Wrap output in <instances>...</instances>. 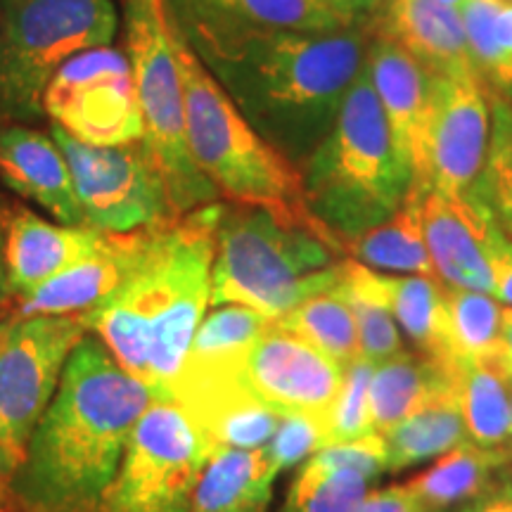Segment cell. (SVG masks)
Returning a JSON list of instances; mask_svg holds the SVG:
<instances>
[{
	"mask_svg": "<svg viewBox=\"0 0 512 512\" xmlns=\"http://www.w3.org/2000/svg\"><path fill=\"white\" fill-rule=\"evenodd\" d=\"M375 479L309 458L290 486L283 512H356Z\"/></svg>",
	"mask_w": 512,
	"mask_h": 512,
	"instance_id": "836d02e7",
	"label": "cell"
},
{
	"mask_svg": "<svg viewBox=\"0 0 512 512\" xmlns=\"http://www.w3.org/2000/svg\"><path fill=\"white\" fill-rule=\"evenodd\" d=\"M86 325L79 316L0 318V512L10 508V489L29 441L53 401L64 363Z\"/></svg>",
	"mask_w": 512,
	"mask_h": 512,
	"instance_id": "9c48e42d",
	"label": "cell"
},
{
	"mask_svg": "<svg viewBox=\"0 0 512 512\" xmlns=\"http://www.w3.org/2000/svg\"><path fill=\"white\" fill-rule=\"evenodd\" d=\"M157 394L86 332L29 441L8 512H95Z\"/></svg>",
	"mask_w": 512,
	"mask_h": 512,
	"instance_id": "7a4b0ae2",
	"label": "cell"
},
{
	"mask_svg": "<svg viewBox=\"0 0 512 512\" xmlns=\"http://www.w3.org/2000/svg\"><path fill=\"white\" fill-rule=\"evenodd\" d=\"M422 233L446 287L491 294L489 242L496 221L477 197L430 190L420 202Z\"/></svg>",
	"mask_w": 512,
	"mask_h": 512,
	"instance_id": "9a60e30c",
	"label": "cell"
},
{
	"mask_svg": "<svg viewBox=\"0 0 512 512\" xmlns=\"http://www.w3.org/2000/svg\"><path fill=\"white\" fill-rule=\"evenodd\" d=\"M50 136L67 157L88 228L128 235L162 228L181 216L143 140L95 147L81 143L55 124Z\"/></svg>",
	"mask_w": 512,
	"mask_h": 512,
	"instance_id": "8fae6325",
	"label": "cell"
},
{
	"mask_svg": "<svg viewBox=\"0 0 512 512\" xmlns=\"http://www.w3.org/2000/svg\"><path fill=\"white\" fill-rule=\"evenodd\" d=\"M503 363L512 384V306L503 309Z\"/></svg>",
	"mask_w": 512,
	"mask_h": 512,
	"instance_id": "b9f144b4",
	"label": "cell"
},
{
	"mask_svg": "<svg viewBox=\"0 0 512 512\" xmlns=\"http://www.w3.org/2000/svg\"><path fill=\"white\" fill-rule=\"evenodd\" d=\"M112 233L64 226L31 211H19L5 226V266L12 299H24L50 278L102 252Z\"/></svg>",
	"mask_w": 512,
	"mask_h": 512,
	"instance_id": "2e32d148",
	"label": "cell"
},
{
	"mask_svg": "<svg viewBox=\"0 0 512 512\" xmlns=\"http://www.w3.org/2000/svg\"><path fill=\"white\" fill-rule=\"evenodd\" d=\"M382 36L406 50L432 76L479 79L460 12L439 0H387Z\"/></svg>",
	"mask_w": 512,
	"mask_h": 512,
	"instance_id": "ac0fdd59",
	"label": "cell"
},
{
	"mask_svg": "<svg viewBox=\"0 0 512 512\" xmlns=\"http://www.w3.org/2000/svg\"><path fill=\"white\" fill-rule=\"evenodd\" d=\"M306 204L339 242L380 226L399 211L413 185L396 150L366 67L339 105L330 131L306 157Z\"/></svg>",
	"mask_w": 512,
	"mask_h": 512,
	"instance_id": "277c9868",
	"label": "cell"
},
{
	"mask_svg": "<svg viewBox=\"0 0 512 512\" xmlns=\"http://www.w3.org/2000/svg\"><path fill=\"white\" fill-rule=\"evenodd\" d=\"M344 273L387 306L422 356L456 358L448 332L446 285H441V280L382 275L354 259L344 261Z\"/></svg>",
	"mask_w": 512,
	"mask_h": 512,
	"instance_id": "ffe728a7",
	"label": "cell"
},
{
	"mask_svg": "<svg viewBox=\"0 0 512 512\" xmlns=\"http://www.w3.org/2000/svg\"><path fill=\"white\" fill-rule=\"evenodd\" d=\"M143 238L145 230L112 235L102 252L79 261L19 299L17 311L24 316H81L124 283Z\"/></svg>",
	"mask_w": 512,
	"mask_h": 512,
	"instance_id": "44dd1931",
	"label": "cell"
},
{
	"mask_svg": "<svg viewBox=\"0 0 512 512\" xmlns=\"http://www.w3.org/2000/svg\"><path fill=\"white\" fill-rule=\"evenodd\" d=\"M382 437L387 444V472H399L444 456L463 441H470L456 392L430 401Z\"/></svg>",
	"mask_w": 512,
	"mask_h": 512,
	"instance_id": "f1b7e54d",
	"label": "cell"
},
{
	"mask_svg": "<svg viewBox=\"0 0 512 512\" xmlns=\"http://www.w3.org/2000/svg\"><path fill=\"white\" fill-rule=\"evenodd\" d=\"M126 57L143 110V143L155 159L178 214L219 202V190L197 169L185 136L183 81L162 0H124Z\"/></svg>",
	"mask_w": 512,
	"mask_h": 512,
	"instance_id": "ba28073f",
	"label": "cell"
},
{
	"mask_svg": "<svg viewBox=\"0 0 512 512\" xmlns=\"http://www.w3.org/2000/svg\"><path fill=\"white\" fill-rule=\"evenodd\" d=\"M489 268L491 297L512 306V238L498 223L489 242Z\"/></svg>",
	"mask_w": 512,
	"mask_h": 512,
	"instance_id": "74e56055",
	"label": "cell"
},
{
	"mask_svg": "<svg viewBox=\"0 0 512 512\" xmlns=\"http://www.w3.org/2000/svg\"><path fill=\"white\" fill-rule=\"evenodd\" d=\"M0 178L64 226H86L67 157L53 136L27 126L0 128Z\"/></svg>",
	"mask_w": 512,
	"mask_h": 512,
	"instance_id": "e0dca14e",
	"label": "cell"
},
{
	"mask_svg": "<svg viewBox=\"0 0 512 512\" xmlns=\"http://www.w3.org/2000/svg\"><path fill=\"white\" fill-rule=\"evenodd\" d=\"M221 211L223 204L214 202L145 230L124 283L79 316L119 366L162 399H169L211 306Z\"/></svg>",
	"mask_w": 512,
	"mask_h": 512,
	"instance_id": "3957f363",
	"label": "cell"
},
{
	"mask_svg": "<svg viewBox=\"0 0 512 512\" xmlns=\"http://www.w3.org/2000/svg\"><path fill=\"white\" fill-rule=\"evenodd\" d=\"M5 226H8V221L0 219V304L12 299L8 285V266H5Z\"/></svg>",
	"mask_w": 512,
	"mask_h": 512,
	"instance_id": "7bdbcfd3",
	"label": "cell"
},
{
	"mask_svg": "<svg viewBox=\"0 0 512 512\" xmlns=\"http://www.w3.org/2000/svg\"><path fill=\"white\" fill-rule=\"evenodd\" d=\"M489 107L494 114L489 150L470 195L477 197L498 226L512 235V98L489 91Z\"/></svg>",
	"mask_w": 512,
	"mask_h": 512,
	"instance_id": "d6a6232c",
	"label": "cell"
},
{
	"mask_svg": "<svg viewBox=\"0 0 512 512\" xmlns=\"http://www.w3.org/2000/svg\"><path fill=\"white\" fill-rule=\"evenodd\" d=\"M347 261V259H344ZM335 290L342 294L344 302L349 304L351 313H354L356 330H358V344H361V356L373 366L387 361L403 351V339L401 332L396 328V320L389 313L380 299H375L368 290H363L361 285H356L354 280L344 273H339V280Z\"/></svg>",
	"mask_w": 512,
	"mask_h": 512,
	"instance_id": "e575fe53",
	"label": "cell"
},
{
	"mask_svg": "<svg viewBox=\"0 0 512 512\" xmlns=\"http://www.w3.org/2000/svg\"><path fill=\"white\" fill-rule=\"evenodd\" d=\"M273 325L304 339L306 344H311L313 349L332 358L342 368L361 358L354 313L335 287L328 292L313 294L306 302L287 311L285 316L273 320Z\"/></svg>",
	"mask_w": 512,
	"mask_h": 512,
	"instance_id": "4dcf8cb0",
	"label": "cell"
},
{
	"mask_svg": "<svg viewBox=\"0 0 512 512\" xmlns=\"http://www.w3.org/2000/svg\"><path fill=\"white\" fill-rule=\"evenodd\" d=\"M503 479L512 486V444L508 446V453H505V467H503Z\"/></svg>",
	"mask_w": 512,
	"mask_h": 512,
	"instance_id": "ee69618b",
	"label": "cell"
},
{
	"mask_svg": "<svg viewBox=\"0 0 512 512\" xmlns=\"http://www.w3.org/2000/svg\"><path fill=\"white\" fill-rule=\"evenodd\" d=\"M278 475L266 446L216 448L195 486L192 512H264Z\"/></svg>",
	"mask_w": 512,
	"mask_h": 512,
	"instance_id": "cb8c5ba5",
	"label": "cell"
},
{
	"mask_svg": "<svg viewBox=\"0 0 512 512\" xmlns=\"http://www.w3.org/2000/svg\"><path fill=\"white\" fill-rule=\"evenodd\" d=\"M347 259L330 230L261 207L221 211L211 268V306H247L278 320L337 285Z\"/></svg>",
	"mask_w": 512,
	"mask_h": 512,
	"instance_id": "5b68a950",
	"label": "cell"
},
{
	"mask_svg": "<svg viewBox=\"0 0 512 512\" xmlns=\"http://www.w3.org/2000/svg\"><path fill=\"white\" fill-rule=\"evenodd\" d=\"M318 3L323 5V8H328L332 15L342 19V22L351 29L358 17L377 10L384 0H318Z\"/></svg>",
	"mask_w": 512,
	"mask_h": 512,
	"instance_id": "ab89813d",
	"label": "cell"
},
{
	"mask_svg": "<svg viewBox=\"0 0 512 512\" xmlns=\"http://www.w3.org/2000/svg\"><path fill=\"white\" fill-rule=\"evenodd\" d=\"M453 387L463 413L467 439L486 448L512 444V384L498 363H453Z\"/></svg>",
	"mask_w": 512,
	"mask_h": 512,
	"instance_id": "4316f807",
	"label": "cell"
},
{
	"mask_svg": "<svg viewBox=\"0 0 512 512\" xmlns=\"http://www.w3.org/2000/svg\"><path fill=\"white\" fill-rule=\"evenodd\" d=\"M456 358L415 356L408 351L375 366L370 377V415L377 434H387L427 403L453 394Z\"/></svg>",
	"mask_w": 512,
	"mask_h": 512,
	"instance_id": "603a6c76",
	"label": "cell"
},
{
	"mask_svg": "<svg viewBox=\"0 0 512 512\" xmlns=\"http://www.w3.org/2000/svg\"><path fill=\"white\" fill-rule=\"evenodd\" d=\"M271 323V318L247 306H216L209 316L202 318L178 380L240 375L249 349Z\"/></svg>",
	"mask_w": 512,
	"mask_h": 512,
	"instance_id": "484cf974",
	"label": "cell"
},
{
	"mask_svg": "<svg viewBox=\"0 0 512 512\" xmlns=\"http://www.w3.org/2000/svg\"><path fill=\"white\" fill-rule=\"evenodd\" d=\"M342 377L339 363L273 323L249 349L240 373L247 392L266 408L280 415H306L328 427Z\"/></svg>",
	"mask_w": 512,
	"mask_h": 512,
	"instance_id": "5bb4252c",
	"label": "cell"
},
{
	"mask_svg": "<svg viewBox=\"0 0 512 512\" xmlns=\"http://www.w3.org/2000/svg\"><path fill=\"white\" fill-rule=\"evenodd\" d=\"M366 72L387 117L396 150L401 152L403 162L411 166L413 174L434 76L387 36H377L370 46Z\"/></svg>",
	"mask_w": 512,
	"mask_h": 512,
	"instance_id": "d6986e66",
	"label": "cell"
},
{
	"mask_svg": "<svg viewBox=\"0 0 512 512\" xmlns=\"http://www.w3.org/2000/svg\"><path fill=\"white\" fill-rule=\"evenodd\" d=\"M166 19L209 27L292 29L311 34L349 29L318 0H162Z\"/></svg>",
	"mask_w": 512,
	"mask_h": 512,
	"instance_id": "7402d4cb",
	"label": "cell"
},
{
	"mask_svg": "<svg viewBox=\"0 0 512 512\" xmlns=\"http://www.w3.org/2000/svg\"><path fill=\"white\" fill-rule=\"evenodd\" d=\"M328 439L330 427L325 422L306 415H283L273 439L266 444V451L283 472L285 467L302 463L304 458H311L320 448L328 446Z\"/></svg>",
	"mask_w": 512,
	"mask_h": 512,
	"instance_id": "8d00e7d4",
	"label": "cell"
},
{
	"mask_svg": "<svg viewBox=\"0 0 512 512\" xmlns=\"http://www.w3.org/2000/svg\"><path fill=\"white\" fill-rule=\"evenodd\" d=\"M458 12L486 91L512 93V3L465 0Z\"/></svg>",
	"mask_w": 512,
	"mask_h": 512,
	"instance_id": "f546056e",
	"label": "cell"
},
{
	"mask_svg": "<svg viewBox=\"0 0 512 512\" xmlns=\"http://www.w3.org/2000/svg\"><path fill=\"white\" fill-rule=\"evenodd\" d=\"M439 3H444V5H448V8H460V5L465 3V0H439Z\"/></svg>",
	"mask_w": 512,
	"mask_h": 512,
	"instance_id": "f6af8a7d",
	"label": "cell"
},
{
	"mask_svg": "<svg viewBox=\"0 0 512 512\" xmlns=\"http://www.w3.org/2000/svg\"><path fill=\"white\" fill-rule=\"evenodd\" d=\"M448 332L456 358L503 363V306L486 292L446 287ZM508 375V373H505Z\"/></svg>",
	"mask_w": 512,
	"mask_h": 512,
	"instance_id": "1f68e13d",
	"label": "cell"
},
{
	"mask_svg": "<svg viewBox=\"0 0 512 512\" xmlns=\"http://www.w3.org/2000/svg\"><path fill=\"white\" fill-rule=\"evenodd\" d=\"M460 512H512V486L503 479L496 489L470 501Z\"/></svg>",
	"mask_w": 512,
	"mask_h": 512,
	"instance_id": "60d3db41",
	"label": "cell"
},
{
	"mask_svg": "<svg viewBox=\"0 0 512 512\" xmlns=\"http://www.w3.org/2000/svg\"><path fill=\"white\" fill-rule=\"evenodd\" d=\"M505 453H508V446L486 448L475 441H463L444 453L430 470L408 479L406 486L418 496L427 512H441L451 505L470 503L503 482Z\"/></svg>",
	"mask_w": 512,
	"mask_h": 512,
	"instance_id": "d4e9b609",
	"label": "cell"
},
{
	"mask_svg": "<svg viewBox=\"0 0 512 512\" xmlns=\"http://www.w3.org/2000/svg\"><path fill=\"white\" fill-rule=\"evenodd\" d=\"M214 451L174 399L157 396L95 512H192L195 486Z\"/></svg>",
	"mask_w": 512,
	"mask_h": 512,
	"instance_id": "30bf717a",
	"label": "cell"
},
{
	"mask_svg": "<svg viewBox=\"0 0 512 512\" xmlns=\"http://www.w3.org/2000/svg\"><path fill=\"white\" fill-rule=\"evenodd\" d=\"M356 512H427V508L406 484H394L370 491Z\"/></svg>",
	"mask_w": 512,
	"mask_h": 512,
	"instance_id": "f35d334b",
	"label": "cell"
},
{
	"mask_svg": "<svg viewBox=\"0 0 512 512\" xmlns=\"http://www.w3.org/2000/svg\"><path fill=\"white\" fill-rule=\"evenodd\" d=\"M43 112L95 147L138 143L145 133L131 62L114 46L83 50L64 62L43 93Z\"/></svg>",
	"mask_w": 512,
	"mask_h": 512,
	"instance_id": "7c38bea8",
	"label": "cell"
},
{
	"mask_svg": "<svg viewBox=\"0 0 512 512\" xmlns=\"http://www.w3.org/2000/svg\"><path fill=\"white\" fill-rule=\"evenodd\" d=\"M114 0H3L0 3V117L29 121L64 62L114 46Z\"/></svg>",
	"mask_w": 512,
	"mask_h": 512,
	"instance_id": "52a82bcc",
	"label": "cell"
},
{
	"mask_svg": "<svg viewBox=\"0 0 512 512\" xmlns=\"http://www.w3.org/2000/svg\"><path fill=\"white\" fill-rule=\"evenodd\" d=\"M510 98H512V93H510Z\"/></svg>",
	"mask_w": 512,
	"mask_h": 512,
	"instance_id": "bcb514c9",
	"label": "cell"
},
{
	"mask_svg": "<svg viewBox=\"0 0 512 512\" xmlns=\"http://www.w3.org/2000/svg\"><path fill=\"white\" fill-rule=\"evenodd\" d=\"M169 24L256 131L285 157L311 155L366 67L363 36Z\"/></svg>",
	"mask_w": 512,
	"mask_h": 512,
	"instance_id": "6da1fadb",
	"label": "cell"
},
{
	"mask_svg": "<svg viewBox=\"0 0 512 512\" xmlns=\"http://www.w3.org/2000/svg\"><path fill=\"white\" fill-rule=\"evenodd\" d=\"M169 31L183 81L185 136L197 169L230 202L261 207L283 219L325 228L306 204L304 176L292 159L275 150L249 124L171 24Z\"/></svg>",
	"mask_w": 512,
	"mask_h": 512,
	"instance_id": "8992f818",
	"label": "cell"
},
{
	"mask_svg": "<svg viewBox=\"0 0 512 512\" xmlns=\"http://www.w3.org/2000/svg\"><path fill=\"white\" fill-rule=\"evenodd\" d=\"M375 366L366 358H356L344 366L342 389H339L335 413L330 422V444H344L375 432L373 415H370V377Z\"/></svg>",
	"mask_w": 512,
	"mask_h": 512,
	"instance_id": "d590c367",
	"label": "cell"
},
{
	"mask_svg": "<svg viewBox=\"0 0 512 512\" xmlns=\"http://www.w3.org/2000/svg\"><path fill=\"white\" fill-rule=\"evenodd\" d=\"M491 136L489 91L472 76H434L411 192L470 195Z\"/></svg>",
	"mask_w": 512,
	"mask_h": 512,
	"instance_id": "4fadbf2b",
	"label": "cell"
},
{
	"mask_svg": "<svg viewBox=\"0 0 512 512\" xmlns=\"http://www.w3.org/2000/svg\"><path fill=\"white\" fill-rule=\"evenodd\" d=\"M422 195L408 192L399 211L380 226L356 235V238L344 240V254L368 268H380V271H396L422 275V278H437L430 252L425 245V233H422L420 216Z\"/></svg>",
	"mask_w": 512,
	"mask_h": 512,
	"instance_id": "83f0119b",
	"label": "cell"
}]
</instances>
